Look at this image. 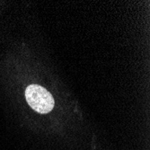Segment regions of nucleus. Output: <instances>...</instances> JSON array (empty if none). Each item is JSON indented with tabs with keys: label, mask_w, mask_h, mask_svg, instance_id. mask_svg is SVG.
<instances>
[{
	"label": "nucleus",
	"mask_w": 150,
	"mask_h": 150,
	"mask_svg": "<svg viewBox=\"0 0 150 150\" xmlns=\"http://www.w3.org/2000/svg\"><path fill=\"white\" fill-rule=\"evenodd\" d=\"M25 98L32 109L42 114L51 112L55 103L51 93L39 85H31L27 87Z\"/></svg>",
	"instance_id": "nucleus-1"
}]
</instances>
